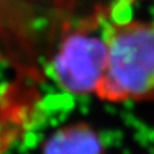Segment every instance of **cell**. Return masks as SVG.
Returning <instances> with one entry per match:
<instances>
[{"mask_svg":"<svg viewBox=\"0 0 154 154\" xmlns=\"http://www.w3.org/2000/svg\"><path fill=\"white\" fill-rule=\"evenodd\" d=\"M107 64L95 95L110 103L154 100V21L123 19L105 26Z\"/></svg>","mask_w":154,"mask_h":154,"instance_id":"6da1fadb","label":"cell"},{"mask_svg":"<svg viewBox=\"0 0 154 154\" xmlns=\"http://www.w3.org/2000/svg\"><path fill=\"white\" fill-rule=\"evenodd\" d=\"M102 141L90 125L77 122L60 127L46 139L41 154H102Z\"/></svg>","mask_w":154,"mask_h":154,"instance_id":"3957f363","label":"cell"},{"mask_svg":"<svg viewBox=\"0 0 154 154\" xmlns=\"http://www.w3.org/2000/svg\"><path fill=\"white\" fill-rule=\"evenodd\" d=\"M104 35L79 28L60 42L51 63L53 77L73 95L95 94L107 64Z\"/></svg>","mask_w":154,"mask_h":154,"instance_id":"7a4b0ae2","label":"cell"}]
</instances>
